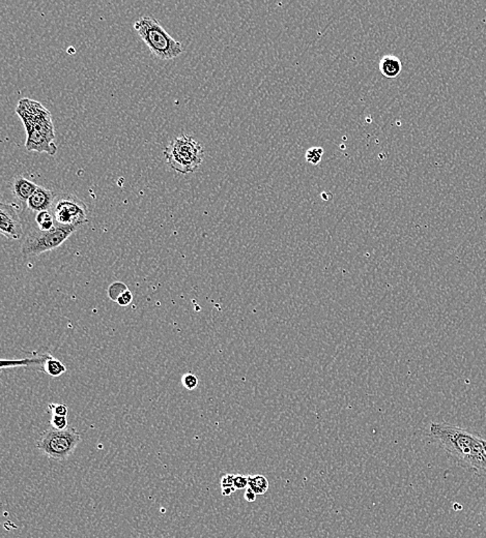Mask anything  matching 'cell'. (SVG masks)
Instances as JSON below:
<instances>
[{"label":"cell","mask_w":486,"mask_h":538,"mask_svg":"<svg viewBox=\"0 0 486 538\" xmlns=\"http://www.w3.org/2000/svg\"><path fill=\"white\" fill-rule=\"evenodd\" d=\"M379 72L386 78H396L402 71V62L394 55H386L379 62Z\"/></svg>","instance_id":"7c38bea8"},{"label":"cell","mask_w":486,"mask_h":538,"mask_svg":"<svg viewBox=\"0 0 486 538\" xmlns=\"http://www.w3.org/2000/svg\"><path fill=\"white\" fill-rule=\"evenodd\" d=\"M133 302V294L130 290H127L126 292L122 294L120 297L116 300V304H120V306H127Z\"/></svg>","instance_id":"7402d4cb"},{"label":"cell","mask_w":486,"mask_h":538,"mask_svg":"<svg viewBox=\"0 0 486 538\" xmlns=\"http://www.w3.org/2000/svg\"><path fill=\"white\" fill-rule=\"evenodd\" d=\"M167 164L179 174L195 172L204 160L201 144L189 135H181L169 143L163 152Z\"/></svg>","instance_id":"3957f363"},{"label":"cell","mask_w":486,"mask_h":538,"mask_svg":"<svg viewBox=\"0 0 486 538\" xmlns=\"http://www.w3.org/2000/svg\"><path fill=\"white\" fill-rule=\"evenodd\" d=\"M44 372L49 375L50 377H60L66 373V368L60 360H56L53 356L49 358L44 364Z\"/></svg>","instance_id":"5bb4252c"},{"label":"cell","mask_w":486,"mask_h":538,"mask_svg":"<svg viewBox=\"0 0 486 538\" xmlns=\"http://www.w3.org/2000/svg\"><path fill=\"white\" fill-rule=\"evenodd\" d=\"M50 425L53 429H68V418L66 416H60V415H52L50 419Z\"/></svg>","instance_id":"d6986e66"},{"label":"cell","mask_w":486,"mask_h":538,"mask_svg":"<svg viewBox=\"0 0 486 538\" xmlns=\"http://www.w3.org/2000/svg\"><path fill=\"white\" fill-rule=\"evenodd\" d=\"M429 434L462 466L479 474H486V452L481 438L446 423H431Z\"/></svg>","instance_id":"6da1fadb"},{"label":"cell","mask_w":486,"mask_h":538,"mask_svg":"<svg viewBox=\"0 0 486 538\" xmlns=\"http://www.w3.org/2000/svg\"><path fill=\"white\" fill-rule=\"evenodd\" d=\"M55 197L56 195L53 192L39 185L37 191L31 195V197L27 201V208L30 212H37V214L42 212H48V210H51Z\"/></svg>","instance_id":"9c48e42d"},{"label":"cell","mask_w":486,"mask_h":538,"mask_svg":"<svg viewBox=\"0 0 486 538\" xmlns=\"http://www.w3.org/2000/svg\"><path fill=\"white\" fill-rule=\"evenodd\" d=\"M48 410L52 413V415H60V416H68L69 409L64 404H49Z\"/></svg>","instance_id":"ffe728a7"},{"label":"cell","mask_w":486,"mask_h":538,"mask_svg":"<svg viewBox=\"0 0 486 538\" xmlns=\"http://www.w3.org/2000/svg\"><path fill=\"white\" fill-rule=\"evenodd\" d=\"M79 227L62 226L55 223V226L49 231H31L23 241L21 252L24 256H37L46 252L53 251L66 243Z\"/></svg>","instance_id":"5b68a950"},{"label":"cell","mask_w":486,"mask_h":538,"mask_svg":"<svg viewBox=\"0 0 486 538\" xmlns=\"http://www.w3.org/2000/svg\"><path fill=\"white\" fill-rule=\"evenodd\" d=\"M481 443H483V448H485L486 452V439H483V438H481Z\"/></svg>","instance_id":"d4e9b609"},{"label":"cell","mask_w":486,"mask_h":538,"mask_svg":"<svg viewBox=\"0 0 486 538\" xmlns=\"http://www.w3.org/2000/svg\"><path fill=\"white\" fill-rule=\"evenodd\" d=\"M35 223H37V228L41 231H49L55 226V220H54L51 210L37 214Z\"/></svg>","instance_id":"9a60e30c"},{"label":"cell","mask_w":486,"mask_h":538,"mask_svg":"<svg viewBox=\"0 0 486 538\" xmlns=\"http://www.w3.org/2000/svg\"><path fill=\"white\" fill-rule=\"evenodd\" d=\"M248 488L252 490L256 495H264L270 488L268 479L264 475H249Z\"/></svg>","instance_id":"4fadbf2b"},{"label":"cell","mask_w":486,"mask_h":538,"mask_svg":"<svg viewBox=\"0 0 486 538\" xmlns=\"http://www.w3.org/2000/svg\"><path fill=\"white\" fill-rule=\"evenodd\" d=\"M233 479H235V474H224L221 479V489H233L235 488L233 485Z\"/></svg>","instance_id":"603a6c76"},{"label":"cell","mask_w":486,"mask_h":538,"mask_svg":"<svg viewBox=\"0 0 486 538\" xmlns=\"http://www.w3.org/2000/svg\"><path fill=\"white\" fill-rule=\"evenodd\" d=\"M256 496L258 495H256V494L254 493V492L252 491L250 488H247V489H246L245 496H244V497H245L246 501L250 502V503H251V502L255 501Z\"/></svg>","instance_id":"cb8c5ba5"},{"label":"cell","mask_w":486,"mask_h":538,"mask_svg":"<svg viewBox=\"0 0 486 538\" xmlns=\"http://www.w3.org/2000/svg\"><path fill=\"white\" fill-rule=\"evenodd\" d=\"M51 356V353H49V352L41 354L28 353V356H25L24 358H21V360H2L0 362V368H1V370H4V369L20 368V367H23V368H35L37 369V370H43L44 364Z\"/></svg>","instance_id":"30bf717a"},{"label":"cell","mask_w":486,"mask_h":538,"mask_svg":"<svg viewBox=\"0 0 486 538\" xmlns=\"http://www.w3.org/2000/svg\"><path fill=\"white\" fill-rule=\"evenodd\" d=\"M81 440V434L75 427L56 429L51 427L39 435L35 446L51 460L62 462L71 458Z\"/></svg>","instance_id":"277c9868"},{"label":"cell","mask_w":486,"mask_h":538,"mask_svg":"<svg viewBox=\"0 0 486 538\" xmlns=\"http://www.w3.org/2000/svg\"><path fill=\"white\" fill-rule=\"evenodd\" d=\"M0 232L10 241H20L24 236L18 212L10 204H0Z\"/></svg>","instance_id":"52a82bcc"},{"label":"cell","mask_w":486,"mask_h":538,"mask_svg":"<svg viewBox=\"0 0 486 538\" xmlns=\"http://www.w3.org/2000/svg\"><path fill=\"white\" fill-rule=\"evenodd\" d=\"M133 27L158 59H174L183 53V45L173 39L153 16L141 17L133 24Z\"/></svg>","instance_id":"7a4b0ae2"},{"label":"cell","mask_w":486,"mask_h":538,"mask_svg":"<svg viewBox=\"0 0 486 538\" xmlns=\"http://www.w3.org/2000/svg\"><path fill=\"white\" fill-rule=\"evenodd\" d=\"M324 149L322 147H312L306 151V160L312 165H318L322 162Z\"/></svg>","instance_id":"e0dca14e"},{"label":"cell","mask_w":486,"mask_h":538,"mask_svg":"<svg viewBox=\"0 0 486 538\" xmlns=\"http://www.w3.org/2000/svg\"><path fill=\"white\" fill-rule=\"evenodd\" d=\"M127 290H129L128 287H127L124 283H122V281H114V283L111 284L110 287L108 288L107 294L108 296H109L110 299L116 302L118 298L120 297L124 292H126Z\"/></svg>","instance_id":"2e32d148"},{"label":"cell","mask_w":486,"mask_h":538,"mask_svg":"<svg viewBox=\"0 0 486 538\" xmlns=\"http://www.w3.org/2000/svg\"><path fill=\"white\" fill-rule=\"evenodd\" d=\"M248 485H249V475H235L233 485H235V490L247 489Z\"/></svg>","instance_id":"44dd1931"},{"label":"cell","mask_w":486,"mask_h":538,"mask_svg":"<svg viewBox=\"0 0 486 538\" xmlns=\"http://www.w3.org/2000/svg\"><path fill=\"white\" fill-rule=\"evenodd\" d=\"M25 147L29 151L46 152L50 156H54L57 152V146L54 143L53 139L35 130L27 132Z\"/></svg>","instance_id":"ba28073f"},{"label":"cell","mask_w":486,"mask_h":538,"mask_svg":"<svg viewBox=\"0 0 486 538\" xmlns=\"http://www.w3.org/2000/svg\"><path fill=\"white\" fill-rule=\"evenodd\" d=\"M198 383H199V380H198L197 377L194 374H191V373H187V374H185L181 377V384H183L188 391H193V389H195L196 387H198Z\"/></svg>","instance_id":"ac0fdd59"},{"label":"cell","mask_w":486,"mask_h":538,"mask_svg":"<svg viewBox=\"0 0 486 538\" xmlns=\"http://www.w3.org/2000/svg\"><path fill=\"white\" fill-rule=\"evenodd\" d=\"M51 212L56 224L62 226H76L80 228L89 222V208L87 204L74 194L62 193L56 195Z\"/></svg>","instance_id":"8992f818"},{"label":"cell","mask_w":486,"mask_h":538,"mask_svg":"<svg viewBox=\"0 0 486 538\" xmlns=\"http://www.w3.org/2000/svg\"><path fill=\"white\" fill-rule=\"evenodd\" d=\"M10 183H10V189H12V195L18 201L24 204L27 203L29 198L39 187L33 181L29 180L22 175H16Z\"/></svg>","instance_id":"8fae6325"}]
</instances>
